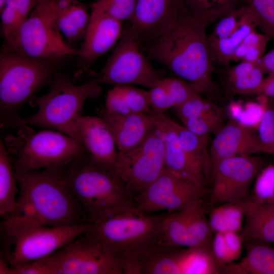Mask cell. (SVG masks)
Returning <instances> with one entry per match:
<instances>
[{
    "mask_svg": "<svg viewBox=\"0 0 274 274\" xmlns=\"http://www.w3.org/2000/svg\"><path fill=\"white\" fill-rule=\"evenodd\" d=\"M206 28L186 12L147 48L149 57L193 85L198 93H217L214 60Z\"/></svg>",
    "mask_w": 274,
    "mask_h": 274,
    "instance_id": "1",
    "label": "cell"
},
{
    "mask_svg": "<svg viewBox=\"0 0 274 274\" xmlns=\"http://www.w3.org/2000/svg\"><path fill=\"white\" fill-rule=\"evenodd\" d=\"M65 166L15 171L19 186L16 213L51 227L87 223L82 206L66 182Z\"/></svg>",
    "mask_w": 274,
    "mask_h": 274,
    "instance_id": "2",
    "label": "cell"
},
{
    "mask_svg": "<svg viewBox=\"0 0 274 274\" xmlns=\"http://www.w3.org/2000/svg\"><path fill=\"white\" fill-rule=\"evenodd\" d=\"M164 216L129 210L88 223L84 234L116 259L123 273L141 274L142 260L160 243Z\"/></svg>",
    "mask_w": 274,
    "mask_h": 274,
    "instance_id": "3",
    "label": "cell"
},
{
    "mask_svg": "<svg viewBox=\"0 0 274 274\" xmlns=\"http://www.w3.org/2000/svg\"><path fill=\"white\" fill-rule=\"evenodd\" d=\"M65 177L88 223H99L117 213L135 209L134 198L124 180L87 151L66 165Z\"/></svg>",
    "mask_w": 274,
    "mask_h": 274,
    "instance_id": "4",
    "label": "cell"
},
{
    "mask_svg": "<svg viewBox=\"0 0 274 274\" xmlns=\"http://www.w3.org/2000/svg\"><path fill=\"white\" fill-rule=\"evenodd\" d=\"M52 60L22 55L6 47L0 54V122L2 128L17 127L19 111L56 74Z\"/></svg>",
    "mask_w": 274,
    "mask_h": 274,
    "instance_id": "5",
    "label": "cell"
},
{
    "mask_svg": "<svg viewBox=\"0 0 274 274\" xmlns=\"http://www.w3.org/2000/svg\"><path fill=\"white\" fill-rule=\"evenodd\" d=\"M102 92L100 85L93 81L76 85L73 79L56 74L49 91L36 100L38 111L30 117L21 118L18 127L54 128L82 144L79 123L85 103L88 99L98 97Z\"/></svg>",
    "mask_w": 274,
    "mask_h": 274,
    "instance_id": "6",
    "label": "cell"
},
{
    "mask_svg": "<svg viewBox=\"0 0 274 274\" xmlns=\"http://www.w3.org/2000/svg\"><path fill=\"white\" fill-rule=\"evenodd\" d=\"M4 143L15 171H28L65 166L86 151L75 139L51 130L35 131L19 126Z\"/></svg>",
    "mask_w": 274,
    "mask_h": 274,
    "instance_id": "7",
    "label": "cell"
},
{
    "mask_svg": "<svg viewBox=\"0 0 274 274\" xmlns=\"http://www.w3.org/2000/svg\"><path fill=\"white\" fill-rule=\"evenodd\" d=\"M4 47L22 55L48 60L80 54L62 38L53 0H42L38 4L26 19L5 38Z\"/></svg>",
    "mask_w": 274,
    "mask_h": 274,
    "instance_id": "8",
    "label": "cell"
},
{
    "mask_svg": "<svg viewBox=\"0 0 274 274\" xmlns=\"http://www.w3.org/2000/svg\"><path fill=\"white\" fill-rule=\"evenodd\" d=\"M88 223L51 227L19 213L9 215L4 223L7 235L13 239L14 249L9 256L10 265L46 257L84 233Z\"/></svg>",
    "mask_w": 274,
    "mask_h": 274,
    "instance_id": "9",
    "label": "cell"
},
{
    "mask_svg": "<svg viewBox=\"0 0 274 274\" xmlns=\"http://www.w3.org/2000/svg\"><path fill=\"white\" fill-rule=\"evenodd\" d=\"M42 274H122L116 259L84 233L35 261Z\"/></svg>",
    "mask_w": 274,
    "mask_h": 274,
    "instance_id": "10",
    "label": "cell"
},
{
    "mask_svg": "<svg viewBox=\"0 0 274 274\" xmlns=\"http://www.w3.org/2000/svg\"><path fill=\"white\" fill-rule=\"evenodd\" d=\"M140 43L128 28L105 65L99 72L95 83L117 85H138L152 88L164 78L140 52Z\"/></svg>",
    "mask_w": 274,
    "mask_h": 274,
    "instance_id": "11",
    "label": "cell"
},
{
    "mask_svg": "<svg viewBox=\"0 0 274 274\" xmlns=\"http://www.w3.org/2000/svg\"><path fill=\"white\" fill-rule=\"evenodd\" d=\"M165 167L163 139L154 126L138 146L127 151H119L115 169L125 182L134 198L153 182Z\"/></svg>",
    "mask_w": 274,
    "mask_h": 274,
    "instance_id": "12",
    "label": "cell"
},
{
    "mask_svg": "<svg viewBox=\"0 0 274 274\" xmlns=\"http://www.w3.org/2000/svg\"><path fill=\"white\" fill-rule=\"evenodd\" d=\"M206 188L165 167L161 175L134 198L135 210L151 213L185 210L203 201Z\"/></svg>",
    "mask_w": 274,
    "mask_h": 274,
    "instance_id": "13",
    "label": "cell"
},
{
    "mask_svg": "<svg viewBox=\"0 0 274 274\" xmlns=\"http://www.w3.org/2000/svg\"><path fill=\"white\" fill-rule=\"evenodd\" d=\"M266 165L259 156L242 155L218 162L212 169L213 202L235 203L247 197L252 183Z\"/></svg>",
    "mask_w": 274,
    "mask_h": 274,
    "instance_id": "14",
    "label": "cell"
},
{
    "mask_svg": "<svg viewBox=\"0 0 274 274\" xmlns=\"http://www.w3.org/2000/svg\"><path fill=\"white\" fill-rule=\"evenodd\" d=\"M212 230L204 201L165 214L159 244L193 248L212 243Z\"/></svg>",
    "mask_w": 274,
    "mask_h": 274,
    "instance_id": "15",
    "label": "cell"
},
{
    "mask_svg": "<svg viewBox=\"0 0 274 274\" xmlns=\"http://www.w3.org/2000/svg\"><path fill=\"white\" fill-rule=\"evenodd\" d=\"M186 12L185 0H138L129 28L140 43L152 44Z\"/></svg>",
    "mask_w": 274,
    "mask_h": 274,
    "instance_id": "16",
    "label": "cell"
},
{
    "mask_svg": "<svg viewBox=\"0 0 274 274\" xmlns=\"http://www.w3.org/2000/svg\"><path fill=\"white\" fill-rule=\"evenodd\" d=\"M122 33V21L91 8L84 41L79 50V62L73 80L81 78L97 58L114 45Z\"/></svg>",
    "mask_w": 274,
    "mask_h": 274,
    "instance_id": "17",
    "label": "cell"
},
{
    "mask_svg": "<svg viewBox=\"0 0 274 274\" xmlns=\"http://www.w3.org/2000/svg\"><path fill=\"white\" fill-rule=\"evenodd\" d=\"M263 153L257 131L235 119L228 120L215 134L209 154L213 167L219 161L242 155Z\"/></svg>",
    "mask_w": 274,
    "mask_h": 274,
    "instance_id": "18",
    "label": "cell"
},
{
    "mask_svg": "<svg viewBox=\"0 0 274 274\" xmlns=\"http://www.w3.org/2000/svg\"><path fill=\"white\" fill-rule=\"evenodd\" d=\"M149 115L163 139L165 167L172 173L206 188L209 180L206 173L182 148L171 124V119L164 113L152 111Z\"/></svg>",
    "mask_w": 274,
    "mask_h": 274,
    "instance_id": "19",
    "label": "cell"
},
{
    "mask_svg": "<svg viewBox=\"0 0 274 274\" xmlns=\"http://www.w3.org/2000/svg\"><path fill=\"white\" fill-rule=\"evenodd\" d=\"M79 129L86 151L97 162L115 172L118 150L107 123L99 116H82Z\"/></svg>",
    "mask_w": 274,
    "mask_h": 274,
    "instance_id": "20",
    "label": "cell"
},
{
    "mask_svg": "<svg viewBox=\"0 0 274 274\" xmlns=\"http://www.w3.org/2000/svg\"><path fill=\"white\" fill-rule=\"evenodd\" d=\"M97 112L109 126L119 151H127L139 145L154 127L149 114L118 115L105 108L98 109Z\"/></svg>",
    "mask_w": 274,
    "mask_h": 274,
    "instance_id": "21",
    "label": "cell"
},
{
    "mask_svg": "<svg viewBox=\"0 0 274 274\" xmlns=\"http://www.w3.org/2000/svg\"><path fill=\"white\" fill-rule=\"evenodd\" d=\"M248 199L245 223L240 232L243 241L259 240L274 244V203L257 204Z\"/></svg>",
    "mask_w": 274,
    "mask_h": 274,
    "instance_id": "22",
    "label": "cell"
},
{
    "mask_svg": "<svg viewBox=\"0 0 274 274\" xmlns=\"http://www.w3.org/2000/svg\"><path fill=\"white\" fill-rule=\"evenodd\" d=\"M249 201L247 198L235 203H225L213 208L209 216V223L212 232H235L243 228Z\"/></svg>",
    "mask_w": 274,
    "mask_h": 274,
    "instance_id": "23",
    "label": "cell"
},
{
    "mask_svg": "<svg viewBox=\"0 0 274 274\" xmlns=\"http://www.w3.org/2000/svg\"><path fill=\"white\" fill-rule=\"evenodd\" d=\"M257 27L255 17L248 7L238 27L232 34L223 39L209 40L214 62L216 61L224 65L229 64L232 61L236 48L242 43L245 37Z\"/></svg>",
    "mask_w": 274,
    "mask_h": 274,
    "instance_id": "24",
    "label": "cell"
},
{
    "mask_svg": "<svg viewBox=\"0 0 274 274\" xmlns=\"http://www.w3.org/2000/svg\"><path fill=\"white\" fill-rule=\"evenodd\" d=\"M239 0H185L187 14L206 29L236 9Z\"/></svg>",
    "mask_w": 274,
    "mask_h": 274,
    "instance_id": "25",
    "label": "cell"
},
{
    "mask_svg": "<svg viewBox=\"0 0 274 274\" xmlns=\"http://www.w3.org/2000/svg\"><path fill=\"white\" fill-rule=\"evenodd\" d=\"M17 179L4 141H0V215L16 212L18 202L16 195Z\"/></svg>",
    "mask_w": 274,
    "mask_h": 274,
    "instance_id": "26",
    "label": "cell"
},
{
    "mask_svg": "<svg viewBox=\"0 0 274 274\" xmlns=\"http://www.w3.org/2000/svg\"><path fill=\"white\" fill-rule=\"evenodd\" d=\"M55 12L58 27L68 42L84 39L90 18L85 5L78 1L66 10Z\"/></svg>",
    "mask_w": 274,
    "mask_h": 274,
    "instance_id": "27",
    "label": "cell"
},
{
    "mask_svg": "<svg viewBox=\"0 0 274 274\" xmlns=\"http://www.w3.org/2000/svg\"><path fill=\"white\" fill-rule=\"evenodd\" d=\"M170 123L183 150L203 169L209 180L211 174V164L208 148L209 138L195 134L172 119Z\"/></svg>",
    "mask_w": 274,
    "mask_h": 274,
    "instance_id": "28",
    "label": "cell"
},
{
    "mask_svg": "<svg viewBox=\"0 0 274 274\" xmlns=\"http://www.w3.org/2000/svg\"><path fill=\"white\" fill-rule=\"evenodd\" d=\"M245 242L246 254L241 263L248 273L274 274V247L259 240Z\"/></svg>",
    "mask_w": 274,
    "mask_h": 274,
    "instance_id": "29",
    "label": "cell"
},
{
    "mask_svg": "<svg viewBox=\"0 0 274 274\" xmlns=\"http://www.w3.org/2000/svg\"><path fill=\"white\" fill-rule=\"evenodd\" d=\"M243 242L241 234L238 232L215 233L211 249L220 271L226 264L241 257Z\"/></svg>",
    "mask_w": 274,
    "mask_h": 274,
    "instance_id": "30",
    "label": "cell"
},
{
    "mask_svg": "<svg viewBox=\"0 0 274 274\" xmlns=\"http://www.w3.org/2000/svg\"><path fill=\"white\" fill-rule=\"evenodd\" d=\"M211 244L185 248L182 274L220 273V269L213 256Z\"/></svg>",
    "mask_w": 274,
    "mask_h": 274,
    "instance_id": "31",
    "label": "cell"
},
{
    "mask_svg": "<svg viewBox=\"0 0 274 274\" xmlns=\"http://www.w3.org/2000/svg\"><path fill=\"white\" fill-rule=\"evenodd\" d=\"M226 116L224 109L218 112L199 118L183 119V125L195 134L209 138L216 134L226 123Z\"/></svg>",
    "mask_w": 274,
    "mask_h": 274,
    "instance_id": "32",
    "label": "cell"
},
{
    "mask_svg": "<svg viewBox=\"0 0 274 274\" xmlns=\"http://www.w3.org/2000/svg\"><path fill=\"white\" fill-rule=\"evenodd\" d=\"M249 200L257 204L274 203V164H266L258 175Z\"/></svg>",
    "mask_w": 274,
    "mask_h": 274,
    "instance_id": "33",
    "label": "cell"
},
{
    "mask_svg": "<svg viewBox=\"0 0 274 274\" xmlns=\"http://www.w3.org/2000/svg\"><path fill=\"white\" fill-rule=\"evenodd\" d=\"M239 2L250 9L263 33L270 40L274 39V0H239Z\"/></svg>",
    "mask_w": 274,
    "mask_h": 274,
    "instance_id": "34",
    "label": "cell"
},
{
    "mask_svg": "<svg viewBox=\"0 0 274 274\" xmlns=\"http://www.w3.org/2000/svg\"><path fill=\"white\" fill-rule=\"evenodd\" d=\"M175 108L180 119L199 118L218 112L223 108L198 94Z\"/></svg>",
    "mask_w": 274,
    "mask_h": 274,
    "instance_id": "35",
    "label": "cell"
},
{
    "mask_svg": "<svg viewBox=\"0 0 274 274\" xmlns=\"http://www.w3.org/2000/svg\"><path fill=\"white\" fill-rule=\"evenodd\" d=\"M263 153L274 154V99L268 98L257 127Z\"/></svg>",
    "mask_w": 274,
    "mask_h": 274,
    "instance_id": "36",
    "label": "cell"
},
{
    "mask_svg": "<svg viewBox=\"0 0 274 274\" xmlns=\"http://www.w3.org/2000/svg\"><path fill=\"white\" fill-rule=\"evenodd\" d=\"M138 0H96L91 8L100 11L123 22L130 21L133 16Z\"/></svg>",
    "mask_w": 274,
    "mask_h": 274,
    "instance_id": "37",
    "label": "cell"
},
{
    "mask_svg": "<svg viewBox=\"0 0 274 274\" xmlns=\"http://www.w3.org/2000/svg\"><path fill=\"white\" fill-rule=\"evenodd\" d=\"M158 83L167 91L174 103V107L200 94L193 85L181 78H163Z\"/></svg>",
    "mask_w": 274,
    "mask_h": 274,
    "instance_id": "38",
    "label": "cell"
},
{
    "mask_svg": "<svg viewBox=\"0 0 274 274\" xmlns=\"http://www.w3.org/2000/svg\"><path fill=\"white\" fill-rule=\"evenodd\" d=\"M248 7L242 5L218 21L212 32L209 36L210 40L225 39L232 34L238 27Z\"/></svg>",
    "mask_w": 274,
    "mask_h": 274,
    "instance_id": "39",
    "label": "cell"
},
{
    "mask_svg": "<svg viewBox=\"0 0 274 274\" xmlns=\"http://www.w3.org/2000/svg\"><path fill=\"white\" fill-rule=\"evenodd\" d=\"M264 72L258 65L249 74L237 79L227 81V88L231 95H250L262 83Z\"/></svg>",
    "mask_w": 274,
    "mask_h": 274,
    "instance_id": "40",
    "label": "cell"
},
{
    "mask_svg": "<svg viewBox=\"0 0 274 274\" xmlns=\"http://www.w3.org/2000/svg\"><path fill=\"white\" fill-rule=\"evenodd\" d=\"M128 107L132 113L149 114L152 112L149 91L130 85H120Z\"/></svg>",
    "mask_w": 274,
    "mask_h": 274,
    "instance_id": "41",
    "label": "cell"
},
{
    "mask_svg": "<svg viewBox=\"0 0 274 274\" xmlns=\"http://www.w3.org/2000/svg\"><path fill=\"white\" fill-rule=\"evenodd\" d=\"M149 92L150 106L153 112L164 113L169 108L175 107L166 89L158 83L151 88Z\"/></svg>",
    "mask_w": 274,
    "mask_h": 274,
    "instance_id": "42",
    "label": "cell"
},
{
    "mask_svg": "<svg viewBox=\"0 0 274 274\" xmlns=\"http://www.w3.org/2000/svg\"><path fill=\"white\" fill-rule=\"evenodd\" d=\"M0 12L3 32L5 38L20 25L21 22L14 0H7Z\"/></svg>",
    "mask_w": 274,
    "mask_h": 274,
    "instance_id": "43",
    "label": "cell"
},
{
    "mask_svg": "<svg viewBox=\"0 0 274 274\" xmlns=\"http://www.w3.org/2000/svg\"><path fill=\"white\" fill-rule=\"evenodd\" d=\"M106 109L109 112L118 115L132 113L125 101L121 86H115L107 93Z\"/></svg>",
    "mask_w": 274,
    "mask_h": 274,
    "instance_id": "44",
    "label": "cell"
},
{
    "mask_svg": "<svg viewBox=\"0 0 274 274\" xmlns=\"http://www.w3.org/2000/svg\"><path fill=\"white\" fill-rule=\"evenodd\" d=\"M256 66V63L242 61L241 63L228 71L227 81H231L249 74Z\"/></svg>",
    "mask_w": 274,
    "mask_h": 274,
    "instance_id": "45",
    "label": "cell"
},
{
    "mask_svg": "<svg viewBox=\"0 0 274 274\" xmlns=\"http://www.w3.org/2000/svg\"><path fill=\"white\" fill-rule=\"evenodd\" d=\"M42 1L14 0L16 9L19 17L21 24L26 19L32 10Z\"/></svg>",
    "mask_w": 274,
    "mask_h": 274,
    "instance_id": "46",
    "label": "cell"
},
{
    "mask_svg": "<svg viewBox=\"0 0 274 274\" xmlns=\"http://www.w3.org/2000/svg\"><path fill=\"white\" fill-rule=\"evenodd\" d=\"M252 94L274 98V75L264 78L260 86Z\"/></svg>",
    "mask_w": 274,
    "mask_h": 274,
    "instance_id": "47",
    "label": "cell"
},
{
    "mask_svg": "<svg viewBox=\"0 0 274 274\" xmlns=\"http://www.w3.org/2000/svg\"><path fill=\"white\" fill-rule=\"evenodd\" d=\"M270 39L265 34H261L253 30L249 32L244 38L242 43L247 47L265 45L267 46Z\"/></svg>",
    "mask_w": 274,
    "mask_h": 274,
    "instance_id": "48",
    "label": "cell"
},
{
    "mask_svg": "<svg viewBox=\"0 0 274 274\" xmlns=\"http://www.w3.org/2000/svg\"><path fill=\"white\" fill-rule=\"evenodd\" d=\"M256 64L268 75H274V49L263 55Z\"/></svg>",
    "mask_w": 274,
    "mask_h": 274,
    "instance_id": "49",
    "label": "cell"
},
{
    "mask_svg": "<svg viewBox=\"0 0 274 274\" xmlns=\"http://www.w3.org/2000/svg\"><path fill=\"white\" fill-rule=\"evenodd\" d=\"M266 47L265 45L247 47V54L243 61L256 63L263 56Z\"/></svg>",
    "mask_w": 274,
    "mask_h": 274,
    "instance_id": "50",
    "label": "cell"
},
{
    "mask_svg": "<svg viewBox=\"0 0 274 274\" xmlns=\"http://www.w3.org/2000/svg\"><path fill=\"white\" fill-rule=\"evenodd\" d=\"M220 273H241L247 274L248 272L242 263H229L224 266L220 271Z\"/></svg>",
    "mask_w": 274,
    "mask_h": 274,
    "instance_id": "51",
    "label": "cell"
},
{
    "mask_svg": "<svg viewBox=\"0 0 274 274\" xmlns=\"http://www.w3.org/2000/svg\"><path fill=\"white\" fill-rule=\"evenodd\" d=\"M248 48L242 43L235 50L232 57V61H243L247 52Z\"/></svg>",
    "mask_w": 274,
    "mask_h": 274,
    "instance_id": "52",
    "label": "cell"
},
{
    "mask_svg": "<svg viewBox=\"0 0 274 274\" xmlns=\"http://www.w3.org/2000/svg\"><path fill=\"white\" fill-rule=\"evenodd\" d=\"M0 273L11 274V266H8V265L6 264V262L3 259H1Z\"/></svg>",
    "mask_w": 274,
    "mask_h": 274,
    "instance_id": "53",
    "label": "cell"
},
{
    "mask_svg": "<svg viewBox=\"0 0 274 274\" xmlns=\"http://www.w3.org/2000/svg\"><path fill=\"white\" fill-rule=\"evenodd\" d=\"M6 2H7V0H0V11L4 7Z\"/></svg>",
    "mask_w": 274,
    "mask_h": 274,
    "instance_id": "54",
    "label": "cell"
}]
</instances>
